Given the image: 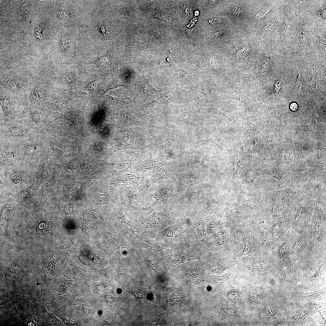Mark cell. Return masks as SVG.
<instances>
[{
	"instance_id": "1",
	"label": "cell",
	"mask_w": 326,
	"mask_h": 326,
	"mask_svg": "<svg viewBox=\"0 0 326 326\" xmlns=\"http://www.w3.org/2000/svg\"><path fill=\"white\" fill-rule=\"evenodd\" d=\"M0 144L18 145L40 133L32 128L21 118L0 124Z\"/></svg>"
},
{
	"instance_id": "2",
	"label": "cell",
	"mask_w": 326,
	"mask_h": 326,
	"mask_svg": "<svg viewBox=\"0 0 326 326\" xmlns=\"http://www.w3.org/2000/svg\"><path fill=\"white\" fill-rule=\"evenodd\" d=\"M36 78L29 74H6L1 80V88L17 97L24 96L34 83Z\"/></svg>"
},
{
	"instance_id": "3",
	"label": "cell",
	"mask_w": 326,
	"mask_h": 326,
	"mask_svg": "<svg viewBox=\"0 0 326 326\" xmlns=\"http://www.w3.org/2000/svg\"><path fill=\"white\" fill-rule=\"evenodd\" d=\"M120 196L126 212L133 218L142 215L145 200L136 186H123Z\"/></svg>"
},
{
	"instance_id": "4",
	"label": "cell",
	"mask_w": 326,
	"mask_h": 326,
	"mask_svg": "<svg viewBox=\"0 0 326 326\" xmlns=\"http://www.w3.org/2000/svg\"><path fill=\"white\" fill-rule=\"evenodd\" d=\"M0 89V105L3 114L0 123L12 122L21 116L22 103L17 96L2 88Z\"/></svg>"
},
{
	"instance_id": "5",
	"label": "cell",
	"mask_w": 326,
	"mask_h": 326,
	"mask_svg": "<svg viewBox=\"0 0 326 326\" xmlns=\"http://www.w3.org/2000/svg\"><path fill=\"white\" fill-rule=\"evenodd\" d=\"M48 116L40 107H24L20 117L32 128L39 133L45 132L49 129L52 123Z\"/></svg>"
},
{
	"instance_id": "6",
	"label": "cell",
	"mask_w": 326,
	"mask_h": 326,
	"mask_svg": "<svg viewBox=\"0 0 326 326\" xmlns=\"http://www.w3.org/2000/svg\"><path fill=\"white\" fill-rule=\"evenodd\" d=\"M46 142L47 136L45 132L18 145L23 161L32 160L45 152L48 151Z\"/></svg>"
},
{
	"instance_id": "7",
	"label": "cell",
	"mask_w": 326,
	"mask_h": 326,
	"mask_svg": "<svg viewBox=\"0 0 326 326\" xmlns=\"http://www.w3.org/2000/svg\"><path fill=\"white\" fill-rule=\"evenodd\" d=\"M23 161L18 145L3 143L0 144L1 167H8L16 165Z\"/></svg>"
},
{
	"instance_id": "8",
	"label": "cell",
	"mask_w": 326,
	"mask_h": 326,
	"mask_svg": "<svg viewBox=\"0 0 326 326\" xmlns=\"http://www.w3.org/2000/svg\"><path fill=\"white\" fill-rule=\"evenodd\" d=\"M173 213H164L154 212L149 216H141L137 224L139 231H149L160 224L167 222Z\"/></svg>"
},
{
	"instance_id": "9",
	"label": "cell",
	"mask_w": 326,
	"mask_h": 326,
	"mask_svg": "<svg viewBox=\"0 0 326 326\" xmlns=\"http://www.w3.org/2000/svg\"><path fill=\"white\" fill-rule=\"evenodd\" d=\"M172 184L167 180L166 185L156 192L150 194L152 198L156 199V201L149 208L152 212H154L160 208L162 207L168 200L174 196Z\"/></svg>"
},
{
	"instance_id": "10",
	"label": "cell",
	"mask_w": 326,
	"mask_h": 326,
	"mask_svg": "<svg viewBox=\"0 0 326 326\" xmlns=\"http://www.w3.org/2000/svg\"><path fill=\"white\" fill-rule=\"evenodd\" d=\"M167 177L162 173L151 172L146 174L140 177L139 181L136 186L145 200V195L148 193L149 189L157 181L162 179H166Z\"/></svg>"
},
{
	"instance_id": "11",
	"label": "cell",
	"mask_w": 326,
	"mask_h": 326,
	"mask_svg": "<svg viewBox=\"0 0 326 326\" xmlns=\"http://www.w3.org/2000/svg\"><path fill=\"white\" fill-rule=\"evenodd\" d=\"M113 220L121 231L125 234H128L131 236L135 233L136 232L132 229L131 221L127 219L120 206H118L113 216Z\"/></svg>"
},
{
	"instance_id": "12",
	"label": "cell",
	"mask_w": 326,
	"mask_h": 326,
	"mask_svg": "<svg viewBox=\"0 0 326 326\" xmlns=\"http://www.w3.org/2000/svg\"><path fill=\"white\" fill-rule=\"evenodd\" d=\"M140 177L139 174L134 172L122 174L112 179V184L117 186L130 185L136 186Z\"/></svg>"
},
{
	"instance_id": "13",
	"label": "cell",
	"mask_w": 326,
	"mask_h": 326,
	"mask_svg": "<svg viewBox=\"0 0 326 326\" xmlns=\"http://www.w3.org/2000/svg\"><path fill=\"white\" fill-rule=\"evenodd\" d=\"M293 194L291 189L289 188L273 192L271 197V200L273 202L283 200L291 197Z\"/></svg>"
},
{
	"instance_id": "14",
	"label": "cell",
	"mask_w": 326,
	"mask_h": 326,
	"mask_svg": "<svg viewBox=\"0 0 326 326\" xmlns=\"http://www.w3.org/2000/svg\"><path fill=\"white\" fill-rule=\"evenodd\" d=\"M113 49H110L104 55L97 58L94 63L97 67L104 65H109L112 61Z\"/></svg>"
},
{
	"instance_id": "15",
	"label": "cell",
	"mask_w": 326,
	"mask_h": 326,
	"mask_svg": "<svg viewBox=\"0 0 326 326\" xmlns=\"http://www.w3.org/2000/svg\"><path fill=\"white\" fill-rule=\"evenodd\" d=\"M123 86H126V85L122 78L120 76L117 77L113 78L109 82L104 93H105L110 90Z\"/></svg>"
},
{
	"instance_id": "16",
	"label": "cell",
	"mask_w": 326,
	"mask_h": 326,
	"mask_svg": "<svg viewBox=\"0 0 326 326\" xmlns=\"http://www.w3.org/2000/svg\"><path fill=\"white\" fill-rule=\"evenodd\" d=\"M75 80V76L74 73L70 72H67L61 74L58 77L59 82L65 84L72 83Z\"/></svg>"
},
{
	"instance_id": "17",
	"label": "cell",
	"mask_w": 326,
	"mask_h": 326,
	"mask_svg": "<svg viewBox=\"0 0 326 326\" xmlns=\"http://www.w3.org/2000/svg\"><path fill=\"white\" fill-rule=\"evenodd\" d=\"M145 94H154L158 91L156 90L150 83L149 80L146 79L145 80L142 87Z\"/></svg>"
},
{
	"instance_id": "18",
	"label": "cell",
	"mask_w": 326,
	"mask_h": 326,
	"mask_svg": "<svg viewBox=\"0 0 326 326\" xmlns=\"http://www.w3.org/2000/svg\"><path fill=\"white\" fill-rule=\"evenodd\" d=\"M69 40L67 36L65 35H63L61 37L60 46L61 51L63 53H66L69 48Z\"/></svg>"
},
{
	"instance_id": "19",
	"label": "cell",
	"mask_w": 326,
	"mask_h": 326,
	"mask_svg": "<svg viewBox=\"0 0 326 326\" xmlns=\"http://www.w3.org/2000/svg\"><path fill=\"white\" fill-rule=\"evenodd\" d=\"M107 95L109 99L118 103L126 104L130 103L133 101L132 99L128 97L117 98Z\"/></svg>"
},
{
	"instance_id": "20",
	"label": "cell",
	"mask_w": 326,
	"mask_h": 326,
	"mask_svg": "<svg viewBox=\"0 0 326 326\" xmlns=\"http://www.w3.org/2000/svg\"><path fill=\"white\" fill-rule=\"evenodd\" d=\"M201 190H196L190 192L188 196V201L190 203H193L202 192Z\"/></svg>"
},
{
	"instance_id": "21",
	"label": "cell",
	"mask_w": 326,
	"mask_h": 326,
	"mask_svg": "<svg viewBox=\"0 0 326 326\" xmlns=\"http://www.w3.org/2000/svg\"><path fill=\"white\" fill-rule=\"evenodd\" d=\"M98 27L100 30L101 33L102 34L103 37H107L109 34L110 32V31L107 30L105 24L101 23H99Z\"/></svg>"
},
{
	"instance_id": "22",
	"label": "cell",
	"mask_w": 326,
	"mask_h": 326,
	"mask_svg": "<svg viewBox=\"0 0 326 326\" xmlns=\"http://www.w3.org/2000/svg\"><path fill=\"white\" fill-rule=\"evenodd\" d=\"M34 34L35 36L39 39H41L42 38L43 30L41 26L38 25L36 27Z\"/></svg>"
},
{
	"instance_id": "23",
	"label": "cell",
	"mask_w": 326,
	"mask_h": 326,
	"mask_svg": "<svg viewBox=\"0 0 326 326\" xmlns=\"http://www.w3.org/2000/svg\"><path fill=\"white\" fill-rule=\"evenodd\" d=\"M183 12L184 14L187 17H189L191 16V9L190 6L187 5L184 6V7L183 8Z\"/></svg>"
},
{
	"instance_id": "24",
	"label": "cell",
	"mask_w": 326,
	"mask_h": 326,
	"mask_svg": "<svg viewBox=\"0 0 326 326\" xmlns=\"http://www.w3.org/2000/svg\"><path fill=\"white\" fill-rule=\"evenodd\" d=\"M290 108L292 111H296L298 110V105L296 103H292L290 105Z\"/></svg>"
},
{
	"instance_id": "25",
	"label": "cell",
	"mask_w": 326,
	"mask_h": 326,
	"mask_svg": "<svg viewBox=\"0 0 326 326\" xmlns=\"http://www.w3.org/2000/svg\"><path fill=\"white\" fill-rule=\"evenodd\" d=\"M96 86V82H93L89 83L88 85V87L90 89H93L95 88Z\"/></svg>"
},
{
	"instance_id": "26",
	"label": "cell",
	"mask_w": 326,
	"mask_h": 326,
	"mask_svg": "<svg viewBox=\"0 0 326 326\" xmlns=\"http://www.w3.org/2000/svg\"><path fill=\"white\" fill-rule=\"evenodd\" d=\"M195 30H194L193 29H192L191 30L189 29L187 30V32L189 34L191 35H190L192 36H193V35L195 34L194 33H195Z\"/></svg>"
},
{
	"instance_id": "27",
	"label": "cell",
	"mask_w": 326,
	"mask_h": 326,
	"mask_svg": "<svg viewBox=\"0 0 326 326\" xmlns=\"http://www.w3.org/2000/svg\"><path fill=\"white\" fill-rule=\"evenodd\" d=\"M39 227L40 229H43L45 227V224L44 223H42L40 224Z\"/></svg>"
}]
</instances>
